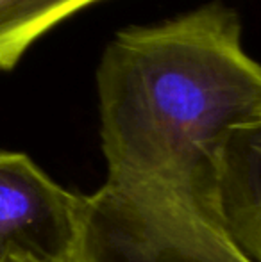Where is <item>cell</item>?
Listing matches in <instances>:
<instances>
[{
	"mask_svg": "<svg viewBox=\"0 0 261 262\" xmlns=\"http://www.w3.org/2000/svg\"><path fill=\"white\" fill-rule=\"evenodd\" d=\"M84 196L25 154L0 152V262H77Z\"/></svg>",
	"mask_w": 261,
	"mask_h": 262,
	"instance_id": "1",
	"label": "cell"
},
{
	"mask_svg": "<svg viewBox=\"0 0 261 262\" xmlns=\"http://www.w3.org/2000/svg\"><path fill=\"white\" fill-rule=\"evenodd\" d=\"M98 0H0V72H9L42 36Z\"/></svg>",
	"mask_w": 261,
	"mask_h": 262,
	"instance_id": "3",
	"label": "cell"
},
{
	"mask_svg": "<svg viewBox=\"0 0 261 262\" xmlns=\"http://www.w3.org/2000/svg\"><path fill=\"white\" fill-rule=\"evenodd\" d=\"M222 204L229 234L261 262V118L233 134L224 157Z\"/></svg>",
	"mask_w": 261,
	"mask_h": 262,
	"instance_id": "2",
	"label": "cell"
}]
</instances>
